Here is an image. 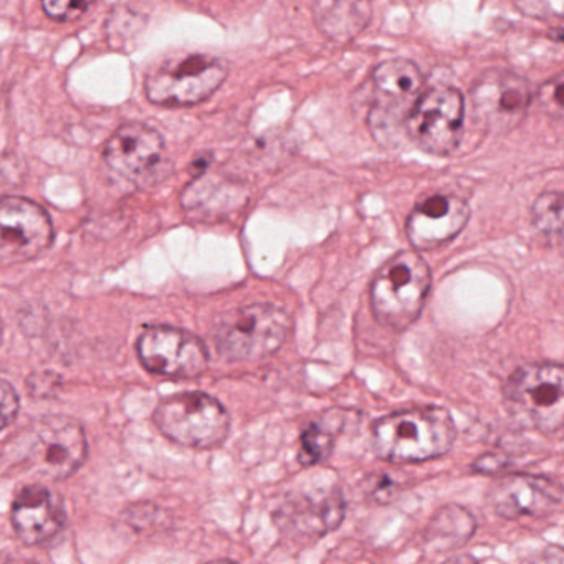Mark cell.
I'll use <instances>...</instances> for the list:
<instances>
[{
    "mask_svg": "<svg viewBox=\"0 0 564 564\" xmlns=\"http://www.w3.org/2000/svg\"><path fill=\"white\" fill-rule=\"evenodd\" d=\"M474 533L475 518L471 517L470 511L458 505H448L432 518L425 531V543L431 550L441 553V551L464 546Z\"/></svg>",
    "mask_w": 564,
    "mask_h": 564,
    "instance_id": "ffe728a7",
    "label": "cell"
},
{
    "mask_svg": "<svg viewBox=\"0 0 564 564\" xmlns=\"http://www.w3.org/2000/svg\"><path fill=\"white\" fill-rule=\"evenodd\" d=\"M335 447V435L323 422H312L300 437V464L316 465L326 460Z\"/></svg>",
    "mask_w": 564,
    "mask_h": 564,
    "instance_id": "7402d4cb",
    "label": "cell"
},
{
    "mask_svg": "<svg viewBox=\"0 0 564 564\" xmlns=\"http://www.w3.org/2000/svg\"><path fill=\"white\" fill-rule=\"evenodd\" d=\"M534 229L551 246H560L563 237V194L547 191L541 194L531 210Z\"/></svg>",
    "mask_w": 564,
    "mask_h": 564,
    "instance_id": "44dd1931",
    "label": "cell"
},
{
    "mask_svg": "<svg viewBox=\"0 0 564 564\" xmlns=\"http://www.w3.org/2000/svg\"><path fill=\"white\" fill-rule=\"evenodd\" d=\"M561 498V485L541 475H505L488 490V503L507 520L551 513L560 507Z\"/></svg>",
    "mask_w": 564,
    "mask_h": 564,
    "instance_id": "5bb4252c",
    "label": "cell"
},
{
    "mask_svg": "<svg viewBox=\"0 0 564 564\" xmlns=\"http://www.w3.org/2000/svg\"><path fill=\"white\" fill-rule=\"evenodd\" d=\"M346 500L341 488H319L289 498L276 510L275 521L285 533L319 538L345 520Z\"/></svg>",
    "mask_w": 564,
    "mask_h": 564,
    "instance_id": "9a60e30c",
    "label": "cell"
},
{
    "mask_svg": "<svg viewBox=\"0 0 564 564\" xmlns=\"http://www.w3.org/2000/svg\"><path fill=\"white\" fill-rule=\"evenodd\" d=\"M470 207L451 194H435L419 203L405 223L409 242L417 250L437 249L451 242L467 226Z\"/></svg>",
    "mask_w": 564,
    "mask_h": 564,
    "instance_id": "2e32d148",
    "label": "cell"
},
{
    "mask_svg": "<svg viewBox=\"0 0 564 564\" xmlns=\"http://www.w3.org/2000/svg\"><path fill=\"white\" fill-rule=\"evenodd\" d=\"M431 286V269L419 253L401 252L391 257L372 280L371 306L376 319L386 328L404 332L421 316Z\"/></svg>",
    "mask_w": 564,
    "mask_h": 564,
    "instance_id": "7a4b0ae2",
    "label": "cell"
},
{
    "mask_svg": "<svg viewBox=\"0 0 564 564\" xmlns=\"http://www.w3.org/2000/svg\"><path fill=\"white\" fill-rule=\"evenodd\" d=\"M154 422L176 444L213 448L229 435L230 417L224 405L206 392L171 395L158 405Z\"/></svg>",
    "mask_w": 564,
    "mask_h": 564,
    "instance_id": "52a82bcc",
    "label": "cell"
},
{
    "mask_svg": "<svg viewBox=\"0 0 564 564\" xmlns=\"http://www.w3.org/2000/svg\"><path fill=\"white\" fill-rule=\"evenodd\" d=\"M563 366L557 362L521 366L505 384V408L524 427L554 434L563 427Z\"/></svg>",
    "mask_w": 564,
    "mask_h": 564,
    "instance_id": "3957f363",
    "label": "cell"
},
{
    "mask_svg": "<svg viewBox=\"0 0 564 564\" xmlns=\"http://www.w3.org/2000/svg\"><path fill=\"white\" fill-rule=\"evenodd\" d=\"M19 412V395L11 382L0 379V431L8 427Z\"/></svg>",
    "mask_w": 564,
    "mask_h": 564,
    "instance_id": "d4e9b609",
    "label": "cell"
},
{
    "mask_svg": "<svg viewBox=\"0 0 564 564\" xmlns=\"http://www.w3.org/2000/svg\"><path fill=\"white\" fill-rule=\"evenodd\" d=\"M95 0H42L45 14L58 22L77 21L94 6Z\"/></svg>",
    "mask_w": 564,
    "mask_h": 564,
    "instance_id": "603a6c76",
    "label": "cell"
},
{
    "mask_svg": "<svg viewBox=\"0 0 564 564\" xmlns=\"http://www.w3.org/2000/svg\"><path fill=\"white\" fill-rule=\"evenodd\" d=\"M464 120V95L457 88L435 87L419 95L405 120V134L425 153L445 156L457 148Z\"/></svg>",
    "mask_w": 564,
    "mask_h": 564,
    "instance_id": "ba28073f",
    "label": "cell"
},
{
    "mask_svg": "<svg viewBox=\"0 0 564 564\" xmlns=\"http://www.w3.org/2000/svg\"><path fill=\"white\" fill-rule=\"evenodd\" d=\"M475 470L481 471V474H495V471L503 470L508 467V460L501 457L500 454H488L484 457L478 458L475 462Z\"/></svg>",
    "mask_w": 564,
    "mask_h": 564,
    "instance_id": "83f0119b",
    "label": "cell"
},
{
    "mask_svg": "<svg viewBox=\"0 0 564 564\" xmlns=\"http://www.w3.org/2000/svg\"><path fill=\"white\" fill-rule=\"evenodd\" d=\"M67 523L55 495L41 485L22 488L12 505V524L25 544H41L61 533Z\"/></svg>",
    "mask_w": 564,
    "mask_h": 564,
    "instance_id": "e0dca14e",
    "label": "cell"
},
{
    "mask_svg": "<svg viewBox=\"0 0 564 564\" xmlns=\"http://www.w3.org/2000/svg\"><path fill=\"white\" fill-rule=\"evenodd\" d=\"M457 438V425L438 405L405 409L372 425V447L384 460L412 464L447 454Z\"/></svg>",
    "mask_w": 564,
    "mask_h": 564,
    "instance_id": "6da1fadb",
    "label": "cell"
},
{
    "mask_svg": "<svg viewBox=\"0 0 564 564\" xmlns=\"http://www.w3.org/2000/svg\"><path fill=\"white\" fill-rule=\"evenodd\" d=\"M395 488H398V484L391 480V478L386 477V475L375 477V481L368 485L369 495H371L376 501H379V503L394 500Z\"/></svg>",
    "mask_w": 564,
    "mask_h": 564,
    "instance_id": "4316f807",
    "label": "cell"
},
{
    "mask_svg": "<svg viewBox=\"0 0 564 564\" xmlns=\"http://www.w3.org/2000/svg\"><path fill=\"white\" fill-rule=\"evenodd\" d=\"M247 197L242 184L200 174L199 180L184 191L183 204L193 216L219 219L240 209L247 203Z\"/></svg>",
    "mask_w": 564,
    "mask_h": 564,
    "instance_id": "ac0fdd59",
    "label": "cell"
},
{
    "mask_svg": "<svg viewBox=\"0 0 564 564\" xmlns=\"http://www.w3.org/2000/svg\"><path fill=\"white\" fill-rule=\"evenodd\" d=\"M54 242V226L44 207L24 197L0 199V262L37 259Z\"/></svg>",
    "mask_w": 564,
    "mask_h": 564,
    "instance_id": "8fae6325",
    "label": "cell"
},
{
    "mask_svg": "<svg viewBox=\"0 0 564 564\" xmlns=\"http://www.w3.org/2000/svg\"><path fill=\"white\" fill-rule=\"evenodd\" d=\"M541 104H543V107L551 108V115H553V111H556L557 117H560L564 105L563 80H561V77L544 85L543 90H541Z\"/></svg>",
    "mask_w": 564,
    "mask_h": 564,
    "instance_id": "484cf974",
    "label": "cell"
},
{
    "mask_svg": "<svg viewBox=\"0 0 564 564\" xmlns=\"http://www.w3.org/2000/svg\"><path fill=\"white\" fill-rule=\"evenodd\" d=\"M210 164V156L209 154H204V156L197 158V160H194L193 163V173L196 174V176H200V174H206L207 167H209Z\"/></svg>",
    "mask_w": 564,
    "mask_h": 564,
    "instance_id": "f1b7e54d",
    "label": "cell"
},
{
    "mask_svg": "<svg viewBox=\"0 0 564 564\" xmlns=\"http://www.w3.org/2000/svg\"><path fill=\"white\" fill-rule=\"evenodd\" d=\"M87 437L77 421L64 415L44 419L35 425L29 448V464L48 480H64L84 464Z\"/></svg>",
    "mask_w": 564,
    "mask_h": 564,
    "instance_id": "7c38bea8",
    "label": "cell"
},
{
    "mask_svg": "<svg viewBox=\"0 0 564 564\" xmlns=\"http://www.w3.org/2000/svg\"><path fill=\"white\" fill-rule=\"evenodd\" d=\"M471 107L478 123L491 134L514 130L531 105L530 84L513 72H485L470 90Z\"/></svg>",
    "mask_w": 564,
    "mask_h": 564,
    "instance_id": "9c48e42d",
    "label": "cell"
},
{
    "mask_svg": "<svg viewBox=\"0 0 564 564\" xmlns=\"http://www.w3.org/2000/svg\"><path fill=\"white\" fill-rule=\"evenodd\" d=\"M292 332V318L272 303H253L229 313L216 332L217 351L227 361H256L275 355Z\"/></svg>",
    "mask_w": 564,
    "mask_h": 564,
    "instance_id": "277c9868",
    "label": "cell"
},
{
    "mask_svg": "<svg viewBox=\"0 0 564 564\" xmlns=\"http://www.w3.org/2000/svg\"><path fill=\"white\" fill-rule=\"evenodd\" d=\"M424 77L408 58L382 62L372 74L375 100L369 110V130L382 147H395L405 134V120L421 95Z\"/></svg>",
    "mask_w": 564,
    "mask_h": 564,
    "instance_id": "5b68a950",
    "label": "cell"
},
{
    "mask_svg": "<svg viewBox=\"0 0 564 564\" xmlns=\"http://www.w3.org/2000/svg\"><path fill=\"white\" fill-rule=\"evenodd\" d=\"M144 368L173 379H194L209 365V352L197 336L171 326H150L138 339Z\"/></svg>",
    "mask_w": 564,
    "mask_h": 564,
    "instance_id": "30bf717a",
    "label": "cell"
},
{
    "mask_svg": "<svg viewBox=\"0 0 564 564\" xmlns=\"http://www.w3.org/2000/svg\"><path fill=\"white\" fill-rule=\"evenodd\" d=\"M369 0H316L313 18L319 31L338 42L355 41L371 21Z\"/></svg>",
    "mask_w": 564,
    "mask_h": 564,
    "instance_id": "d6986e66",
    "label": "cell"
},
{
    "mask_svg": "<svg viewBox=\"0 0 564 564\" xmlns=\"http://www.w3.org/2000/svg\"><path fill=\"white\" fill-rule=\"evenodd\" d=\"M518 11L528 18H563V0H513Z\"/></svg>",
    "mask_w": 564,
    "mask_h": 564,
    "instance_id": "cb8c5ba5",
    "label": "cell"
},
{
    "mask_svg": "<svg viewBox=\"0 0 564 564\" xmlns=\"http://www.w3.org/2000/svg\"><path fill=\"white\" fill-rule=\"evenodd\" d=\"M163 160V137L150 124H123L105 148V161L108 166L133 183H148Z\"/></svg>",
    "mask_w": 564,
    "mask_h": 564,
    "instance_id": "4fadbf2b",
    "label": "cell"
},
{
    "mask_svg": "<svg viewBox=\"0 0 564 564\" xmlns=\"http://www.w3.org/2000/svg\"><path fill=\"white\" fill-rule=\"evenodd\" d=\"M2 336H4V328H2V322H0V343H2Z\"/></svg>",
    "mask_w": 564,
    "mask_h": 564,
    "instance_id": "f546056e",
    "label": "cell"
},
{
    "mask_svg": "<svg viewBox=\"0 0 564 564\" xmlns=\"http://www.w3.org/2000/svg\"><path fill=\"white\" fill-rule=\"evenodd\" d=\"M229 68L226 62L206 54L171 58L147 77V97L161 107H191L213 97Z\"/></svg>",
    "mask_w": 564,
    "mask_h": 564,
    "instance_id": "8992f818",
    "label": "cell"
}]
</instances>
